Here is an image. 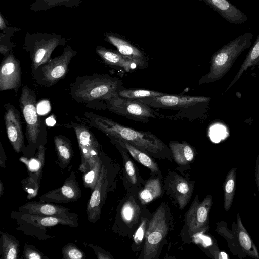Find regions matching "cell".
Segmentation results:
<instances>
[{
	"label": "cell",
	"mask_w": 259,
	"mask_h": 259,
	"mask_svg": "<svg viewBox=\"0 0 259 259\" xmlns=\"http://www.w3.org/2000/svg\"><path fill=\"white\" fill-rule=\"evenodd\" d=\"M82 121L105 133L110 139L125 141L138 149L153 155L168 151L166 145L149 131H140L92 112H85Z\"/></svg>",
	"instance_id": "cell-1"
},
{
	"label": "cell",
	"mask_w": 259,
	"mask_h": 259,
	"mask_svg": "<svg viewBox=\"0 0 259 259\" xmlns=\"http://www.w3.org/2000/svg\"><path fill=\"white\" fill-rule=\"evenodd\" d=\"M122 81L107 74H94L76 78L69 87L70 95L75 101L89 103L94 100L109 99L123 89Z\"/></svg>",
	"instance_id": "cell-2"
},
{
	"label": "cell",
	"mask_w": 259,
	"mask_h": 259,
	"mask_svg": "<svg viewBox=\"0 0 259 259\" xmlns=\"http://www.w3.org/2000/svg\"><path fill=\"white\" fill-rule=\"evenodd\" d=\"M252 37L251 32L245 33L216 51L212 56L209 72L199 79V83H212L222 79L239 56L250 47Z\"/></svg>",
	"instance_id": "cell-3"
},
{
	"label": "cell",
	"mask_w": 259,
	"mask_h": 259,
	"mask_svg": "<svg viewBox=\"0 0 259 259\" xmlns=\"http://www.w3.org/2000/svg\"><path fill=\"white\" fill-rule=\"evenodd\" d=\"M24 40V48L30 52L32 71L37 70L39 66L47 62L57 46L66 42L62 36L47 32L27 33Z\"/></svg>",
	"instance_id": "cell-4"
},
{
	"label": "cell",
	"mask_w": 259,
	"mask_h": 259,
	"mask_svg": "<svg viewBox=\"0 0 259 259\" xmlns=\"http://www.w3.org/2000/svg\"><path fill=\"white\" fill-rule=\"evenodd\" d=\"M105 101L110 111L136 121L147 123L150 118L163 117L151 106L139 100L124 98L117 95Z\"/></svg>",
	"instance_id": "cell-5"
},
{
	"label": "cell",
	"mask_w": 259,
	"mask_h": 259,
	"mask_svg": "<svg viewBox=\"0 0 259 259\" xmlns=\"http://www.w3.org/2000/svg\"><path fill=\"white\" fill-rule=\"evenodd\" d=\"M19 101L26 125L27 141L30 145L34 146L37 144L43 133L46 132L37 112L35 93L25 85L22 88Z\"/></svg>",
	"instance_id": "cell-6"
},
{
	"label": "cell",
	"mask_w": 259,
	"mask_h": 259,
	"mask_svg": "<svg viewBox=\"0 0 259 259\" xmlns=\"http://www.w3.org/2000/svg\"><path fill=\"white\" fill-rule=\"evenodd\" d=\"M77 140L81 156L79 170L84 174L91 169L101 157L99 143L92 131L87 126L71 123Z\"/></svg>",
	"instance_id": "cell-7"
},
{
	"label": "cell",
	"mask_w": 259,
	"mask_h": 259,
	"mask_svg": "<svg viewBox=\"0 0 259 259\" xmlns=\"http://www.w3.org/2000/svg\"><path fill=\"white\" fill-rule=\"evenodd\" d=\"M168 231L166 212L163 206L159 207L149 222L145 233L143 258L156 257L160 245Z\"/></svg>",
	"instance_id": "cell-8"
},
{
	"label": "cell",
	"mask_w": 259,
	"mask_h": 259,
	"mask_svg": "<svg viewBox=\"0 0 259 259\" xmlns=\"http://www.w3.org/2000/svg\"><path fill=\"white\" fill-rule=\"evenodd\" d=\"M76 54L77 52L68 45L61 55L39 66L42 80L47 86H52L65 78L70 61Z\"/></svg>",
	"instance_id": "cell-9"
},
{
	"label": "cell",
	"mask_w": 259,
	"mask_h": 259,
	"mask_svg": "<svg viewBox=\"0 0 259 259\" xmlns=\"http://www.w3.org/2000/svg\"><path fill=\"white\" fill-rule=\"evenodd\" d=\"M211 98L205 96H183L165 94L139 99L155 108L181 109L200 104H207Z\"/></svg>",
	"instance_id": "cell-10"
},
{
	"label": "cell",
	"mask_w": 259,
	"mask_h": 259,
	"mask_svg": "<svg viewBox=\"0 0 259 259\" xmlns=\"http://www.w3.org/2000/svg\"><path fill=\"white\" fill-rule=\"evenodd\" d=\"M81 196V190L76 180L75 172L72 170L61 187L43 194L39 200L51 203H65L76 201Z\"/></svg>",
	"instance_id": "cell-11"
},
{
	"label": "cell",
	"mask_w": 259,
	"mask_h": 259,
	"mask_svg": "<svg viewBox=\"0 0 259 259\" xmlns=\"http://www.w3.org/2000/svg\"><path fill=\"white\" fill-rule=\"evenodd\" d=\"M186 214L188 231L190 235H194L204 230L208 225L209 214L212 204V198L207 195L201 202L195 198Z\"/></svg>",
	"instance_id": "cell-12"
},
{
	"label": "cell",
	"mask_w": 259,
	"mask_h": 259,
	"mask_svg": "<svg viewBox=\"0 0 259 259\" xmlns=\"http://www.w3.org/2000/svg\"><path fill=\"white\" fill-rule=\"evenodd\" d=\"M4 118L8 138L14 151L20 152L24 146V134L19 111L11 104L4 106Z\"/></svg>",
	"instance_id": "cell-13"
},
{
	"label": "cell",
	"mask_w": 259,
	"mask_h": 259,
	"mask_svg": "<svg viewBox=\"0 0 259 259\" xmlns=\"http://www.w3.org/2000/svg\"><path fill=\"white\" fill-rule=\"evenodd\" d=\"M22 71L19 60L12 52L4 57L0 69V90L17 91L21 85Z\"/></svg>",
	"instance_id": "cell-14"
},
{
	"label": "cell",
	"mask_w": 259,
	"mask_h": 259,
	"mask_svg": "<svg viewBox=\"0 0 259 259\" xmlns=\"http://www.w3.org/2000/svg\"><path fill=\"white\" fill-rule=\"evenodd\" d=\"M96 52L105 63L120 68L125 72H132L144 69L148 65L147 60L127 57L118 51L108 49L102 46H97Z\"/></svg>",
	"instance_id": "cell-15"
},
{
	"label": "cell",
	"mask_w": 259,
	"mask_h": 259,
	"mask_svg": "<svg viewBox=\"0 0 259 259\" xmlns=\"http://www.w3.org/2000/svg\"><path fill=\"white\" fill-rule=\"evenodd\" d=\"M63 206L51 203L33 201L27 202L18 208V211L32 214L57 217L78 221L77 214Z\"/></svg>",
	"instance_id": "cell-16"
},
{
	"label": "cell",
	"mask_w": 259,
	"mask_h": 259,
	"mask_svg": "<svg viewBox=\"0 0 259 259\" xmlns=\"http://www.w3.org/2000/svg\"><path fill=\"white\" fill-rule=\"evenodd\" d=\"M45 150L43 145L38 146L36 157L29 160L33 166H28L29 176L22 181L24 190L29 193L27 197L29 199L37 195L39 188L45 161Z\"/></svg>",
	"instance_id": "cell-17"
},
{
	"label": "cell",
	"mask_w": 259,
	"mask_h": 259,
	"mask_svg": "<svg viewBox=\"0 0 259 259\" xmlns=\"http://www.w3.org/2000/svg\"><path fill=\"white\" fill-rule=\"evenodd\" d=\"M106 176L107 170L103 165L97 184L92 191L86 208L88 219L93 223H95L101 216L102 195L107 186Z\"/></svg>",
	"instance_id": "cell-18"
},
{
	"label": "cell",
	"mask_w": 259,
	"mask_h": 259,
	"mask_svg": "<svg viewBox=\"0 0 259 259\" xmlns=\"http://www.w3.org/2000/svg\"><path fill=\"white\" fill-rule=\"evenodd\" d=\"M231 24H241L248 20L247 16L229 0H200Z\"/></svg>",
	"instance_id": "cell-19"
},
{
	"label": "cell",
	"mask_w": 259,
	"mask_h": 259,
	"mask_svg": "<svg viewBox=\"0 0 259 259\" xmlns=\"http://www.w3.org/2000/svg\"><path fill=\"white\" fill-rule=\"evenodd\" d=\"M19 220L25 224L39 228L53 227L57 225H67L73 227L78 226V221L53 216L32 214L19 211ZM18 213V212H17Z\"/></svg>",
	"instance_id": "cell-20"
},
{
	"label": "cell",
	"mask_w": 259,
	"mask_h": 259,
	"mask_svg": "<svg viewBox=\"0 0 259 259\" xmlns=\"http://www.w3.org/2000/svg\"><path fill=\"white\" fill-rule=\"evenodd\" d=\"M107 41L115 46L117 51L127 57L147 60L145 55L137 47L121 38L109 33L105 34Z\"/></svg>",
	"instance_id": "cell-21"
},
{
	"label": "cell",
	"mask_w": 259,
	"mask_h": 259,
	"mask_svg": "<svg viewBox=\"0 0 259 259\" xmlns=\"http://www.w3.org/2000/svg\"><path fill=\"white\" fill-rule=\"evenodd\" d=\"M54 142L60 166L65 168L70 164L74 155L71 143L69 139L63 135L54 137Z\"/></svg>",
	"instance_id": "cell-22"
},
{
	"label": "cell",
	"mask_w": 259,
	"mask_h": 259,
	"mask_svg": "<svg viewBox=\"0 0 259 259\" xmlns=\"http://www.w3.org/2000/svg\"><path fill=\"white\" fill-rule=\"evenodd\" d=\"M236 236L242 250L248 256L259 259V253L251 238L242 223L239 214H237Z\"/></svg>",
	"instance_id": "cell-23"
},
{
	"label": "cell",
	"mask_w": 259,
	"mask_h": 259,
	"mask_svg": "<svg viewBox=\"0 0 259 259\" xmlns=\"http://www.w3.org/2000/svg\"><path fill=\"white\" fill-rule=\"evenodd\" d=\"M171 187L180 209H182L190 199L193 192L192 187L186 180L179 176L174 178Z\"/></svg>",
	"instance_id": "cell-24"
},
{
	"label": "cell",
	"mask_w": 259,
	"mask_h": 259,
	"mask_svg": "<svg viewBox=\"0 0 259 259\" xmlns=\"http://www.w3.org/2000/svg\"><path fill=\"white\" fill-rule=\"evenodd\" d=\"M110 139L127 151L137 161L148 167L152 171L157 172L158 171L157 164L151 158L147 153L125 141L114 139Z\"/></svg>",
	"instance_id": "cell-25"
},
{
	"label": "cell",
	"mask_w": 259,
	"mask_h": 259,
	"mask_svg": "<svg viewBox=\"0 0 259 259\" xmlns=\"http://www.w3.org/2000/svg\"><path fill=\"white\" fill-rule=\"evenodd\" d=\"M258 64H259V34L248 52L240 69L225 91H227L230 89L237 80L240 79L243 73L247 71L248 68L254 67Z\"/></svg>",
	"instance_id": "cell-26"
},
{
	"label": "cell",
	"mask_w": 259,
	"mask_h": 259,
	"mask_svg": "<svg viewBox=\"0 0 259 259\" xmlns=\"http://www.w3.org/2000/svg\"><path fill=\"white\" fill-rule=\"evenodd\" d=\"M169 147L176 162L179 165H185L192 161L194 157L193 148L187 142L180 143L172 141Z\"/></svg>",
	"instance_id": "cell-27"
},
{
	"label": "cell",
	"mask_w": 259,
	"mask_h": 259,
	"mask_svg": "<svg viewBox=\"0 0 259 259\" xmlns=\"http://www.w3.org/2000/svg\"><path fill=\"white\" fill-rule=\"evenodd\" d=\"M83 0H35L28 7L32 11L38 12L46 11L57 7L66 8L78 7Z\"/></svg>",
	"instance_id": "cell-28"
},
{
	"label": "cell",
	"mask_w": 259,
	"mask_h": 259,
	"mask_svg": "<svg viewBox=\"0 0 259 259\" xmlns=\"http://www.w3.org/2000/svg\"><path fill=\"white\" fill-rule=\"evenodd\" d=\"M0 253L2 258L17 259L19 243L14 236L1 232Z\"/></svg>",
	"instance_id": "cell-29"
},
{
	"label": "cell",
	"mask_w": 259,
	"mask_h": 259,
	"mask_svg": "<svg viewBox=\"0 0 259 259\" xmlns=\"http://www.w3.org/2000/svg\"><path fill=\"white\" fill-rule=\"evenodd\" d=\"M236 169L237 168H233L229 170L224 184V207L226 211L230 210L235 196Z\"/></svg>",
	"instance_id": "cell-30"
},
{
	"label": "cell",
	"mask_w": 259,
	"mask_h": 259,
	"mask_svg": "<svg viewBox=\"0 0 259 259\" xmlns=\"http://www.w3.org/2000/svg\"><path fill=\"white\" fill-rule=\"evenodd\" d=\"M161 192V186L159 180L150 179L146 182L144 189L140 192L139 199L142 204H145L159 197Z\"/></svg>",
	"instance_id": "cell-31"
},
{
	"label": "cell",
	"mask_w": 259,
	"mask_h": 259,
	"mask_svg": "<svg viewBox=\"0 0 259 259\" xmlns=\"http://www.w3.org/2000/svg\"><path fill=\"white\" fill-rule=\"evenodd\" d=\"M166 94V93L150 90L125 89L123 88L118 92L119 96L130 99L139 100L144 98L159 96Z\"/></svg>",
	"instance_id": "cell-32"
},
{
	"label": "cell",
	"mask_w": 259,
	"mask_h": 259,
	"mask_svg": "<svg viewBox=\"0 0 259 259\" xmlns=\"http://www.w3.org/2000/svg\"><path fill=\"white\" fill-rule=\"evenodd\" d=\"M102 165V161L100 157L91 169L83 174L82 180L84 186L90 188L92 191H93L97 184Z\"/></svg>",
	"instance_id": "cell-33"
},
{
	"label": "cell",
	"mask_w": 259,
	"mask_h": 259,
	"mask_svg": "<svg viewBox=\"0 0 259 259\" xmlns=\"http://www.w3.org/2000/svg\"><path fill=\"white\" fill-rule=\"evenodd\" d=\"M139 207L134 200L130 199L123 205L121 215L123 221L127 224L135 222L139 214Z\"/></svg>",
	"instance_id": "cell-34"
},
{
	"label": "cell",
	"mask_w": 259,
	"mask_h": 259,
	"mask_svg": "<svg viewBox=\"0 0 259 259\" xmlns=\"http://www.w3.org/2000/svg\"><path fill=\"white\" fill-rule=\"evenodd\" d=\"M62 258L64 259H83L85 255L83 251L75 244L70 243L65 245L62 249Z\"/></svg>",
	"instance_id": "cell-35"
},
{
	"label": "cell",
	"mask_w": 259,
	"mask_h": 259,
	"mask_svg": "<svg viewBox=\"0 0 259 259\" xmlns=\"http://www.w3.org/2000/svg\"><path fill=\"white\" fill-rule=\"evenodd\" d=\"M23 256L26 259H44L48 258L47 257L38 250L34 246L29 245L27 243L25 244Z\"/></svg>",
	"instance_id": "cell-36"
},
{
	"label": "cell",
	"mask_w": 259,
	"mask_h": 259,
	"mask_svg": "<svg viewBox=\"0 0 259 259\" xmlns=\"http://www.w3.org/2000/svg\"><path fill=\"white\" fill-rule=\"evenodd\" d=\"M147 224L146 218H142L140 225L134 235V242L137 245H139L142 242L143 238L145 236Z\"/></svg>",
	"instance_id": "cell-37"
},
{
	"label": "cell",
	"mask_w": 259,
	"mask_h": 259,
	"mask_svg": "<svg viewBox=\"0 0 259 259\" xmlns=\"http://www.w3.org/2000/svg\"><path fill=\"white\" fill-rule=\"evenodd\" d=\"M124 166L127 178L133 184H135L137 181L135 169L132 161L128 156L125 158Z\"/></svg>",
	"instance_id": "cell-38"
},
{
	"label": "cell",
	"mask_w": 259,
	"mask_h": 259,
	"mask_svg": "<svg viewBox=\"0 0 259 259\" xmlns=\"http://www.w3.org/2000/svg\"><path fill=\"white\" fill-rule=\"evenodd\" d=\"M89 246L90 248L93 249L97 257L99 259H110L112 258V256L109 254L108 252L105 251V250L102 249L101 248H100L98 246H95L93 244H89Z\"/></svg>",
	"instance_id": "cell-39"
},
{
	"label": "cell",
	"mask_w": 259,
	"mask_h": 259,
	"mask_svg": "<svg viewBox=\"0 0 259 259\" xmlns=\"http://www.w3.org/2000/svg\"><path fill=\"white\" fill-rule=\"evenodd\" d=\"M0 145V166L5 168L6 167L5 160L6 159V156L1 143Z\"/></svg>",
	"instance_id": "cell-40"
},
{
	"label": "cell",
	"mask_w": 259,
	"mask_h": 259,
	"mask_svg": "<svg viewBox=\"0 0 259 259\" xmlns=\"http://www.w3.org/2000/svg\"><path fill=\"white\" fill-rule=\"evenodd\" d=\"M255 181L259 192V153L255 162Z\"/></svg>",
	"instance_id": "cell-41"
},
{
	"label": "cell",
	"mask_w": 259,
	"mask_h": 259,
	"mask_svg": "<svg viewBox=\"0 0 259 259\" xmlns=\"http://www.w3.org/2000/svg\"><path fill=\"white\" fill-rule=\"evenodd\" d=\"M6 25L5 23L4 19L3 17V16L2 14L0 15V29L3 30H5L6 29Z\"/></svg>",
	"instance_id": "cell-42"
},
{
	"label": "cell",
	"mask_w": 259,
	"mask_h": 259,
	"mask_svg": "<svg viewBox=\"0 0 259 259\" xmlns=\"http://www.w3.org/2000/svg\"><path fill=\"white\" fill-rule=\"evenodd\" d=\"M4 192V186L2 181H0V197H1L3 195Z\"/></svg>",
	"instance_id": "cell-43"
},
{
	"label": "cell",
	"mask_w": 259,
	"mask_h": 259,
	"mask_svg": "<svg viewBox=\"0 0 259 259\" xmlns=\"http://www.w3.org/2000/svg\"><path fill=\"white\" fill-rule=\"evenodd\" d=\"M47 122L48 125H53V124H55V121L54 119L49 118H48V119L47 120Z\"/></svg>",
	"instance_id": "cell-44"
},
{
	"label": "cell",
	"mask_w": 259,
	"mask_h": 259,
	"mask_svg": "<svg viewBox=\"0 0 259 259\" xmlns=\"http://www.w3.org/2000/svg\"><path fill=\"white\" fill-rule=\"evenodd\" d=\"M219 258H228V255L224 252H221L218 257Z\"/></svg>",
	"instance_id": "cell-45"
}]
</instances>
